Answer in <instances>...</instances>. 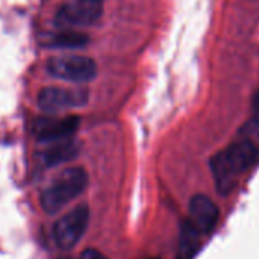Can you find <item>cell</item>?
Listing matches in <instances>:
<instances>
[{"mask_svg":"<svg viewBox=\"0 0 259 259\" xmlns=\"http://www.w3.org/2000/svg\"><path fill=\"white\" fill-rule=\"evenodd\" d=\"M218 206L206 195H195L189 203L188 221L203 235H210L218 223Z\"/></svg>","mask_w":259,"mask_h":259,"instance_id":"ba28073f","label":"cell"},{"mask_svg":"<svg viewBox=\"0 0 259 259\" xmlns=\"http://www.w3.org/2000/svg\"><path fill=\"white\" fill-rule=\"evenodd\" d=\"M48 72L58 79L69 82H89L98 73L96 63L84 55H63L54 57L46 64Z\"/></svg>","mask_w":259,"mask_h":259,"instance_id":"3957f363","label":"cell"},{"mask_svg":"<svg viewBox=\"0 0 259 259\" xmlns=\"http://www.w3.org/2000/svg\"><path fill=\"white\" fill-rule=\"evenodd\" d=\"M251 110H253V113H251V117H250V119H253L254 122L259 123V92H256L254 96H253Z\"/></svg>","mask_w":259,"mask_h":259,"instance_id":"4fadbf2b","label":"cell"},{"mask_svg":"<svg viewBox=\"0 0 259 259\" xmlns=\"http://www.w3.org/2000/svg\"><path fill=\"white\" fill-rule=\"evenodd\" d=\"M203 235L186 220L180 227L177 259H192L200 250Z\"/></svg>","mask_w":259,"mask_h":259,"instance_id":"9c48e42d","label":"cell"},{"mask_svg":"<svg viewBox=\"0 0 259 259\" xmlns=\"http://www.w3.org/2000/svg\"><path fill=\"white\" fill-rule=\"evenodd\" d=\"M257 156L259 145L238 135L226 150L215 154L210 160L217 191L227 195L235 188L238 177L254 165Z\"/></svg>","mask_w":259,"mask_h":259,"instance_id":"6da1fadb","label":"cell"},{"mask_svg":"<svg viewBox=\"0 0 259 259\" xmlns=\"http://www.w3.org/2000/svg\"><path fill=\"white\" fill-rule=\"evenodd\" d=\"M79 126L78 116L66 117H41L34 123V135L40 142H61L70 138Z\"/></svg>","mask_w":259,"mask_h":259,"instance_id":"52a82bcc","label":"cell"},{"mask_svg":"<svg viewBox=\"0 0 259 259\" xmlns=\"http://www.w3.org/2000/svg\"><path fill=\"white\" fill-rule=\"evenodd\" d=\"M151 259H157V257H151Z\"/></svg>","mask_w":259,"mask_h":259,"instance_id":"9a60e30c","label":"cell"},{"mask_svg":"<svg viewBox=\"0 0 259 259\" xmlns=\"http://www.w3.org/2000/svg\"><path fill=\"white\" fill-rule=\"evenodd\" d=\"M101 14H102L101 4L72 0V2L63 5L58 10V13L55 14V25L61 29L85 28L96 23Z\"/></svg>","mask_w":259,"mask_h":259,"instance_id":"5b68a950","label":"cell"},{"mask_svg":"<svg viewBox=\"0 0 259 259\" xmlns=\"http://www.w3.org/2000/svg\"><path fill=\"white\" fill-rule=\"evenodd\" d=\"M79 259H108V257L96 248H85L81 253Z\"/></svg>","mask_w":259,"mask_h":259,"instance_id":"7c38bea8","label":"cell"},{"mask_svg":"<svg viewBox=\"0 0 259 259\" xmlns=\"http://www.w3.org/2000/svg\"><path fill=\"white\" fill-rule=\"evenodd\" d=\"M79 153V145L73 141H61L48 148L43 153V162L46 166H57L75 159Z\"/></svg>","mask_w":259,"mask_h":259,"instance_id":"30bf717a","label":"cell"},{"mask_svg":"<svg viewBox=\"0 0 259 259\" xmlns=\"http://www.w3.org/2000/svg\"><path fill=\"white\" fill-rule=\"evenodd\" d=\"M90 220L87 204H79L63 215L54 226V239L63 250L73 248L84 236Z\"/></svg>","mask_w":259,"mask_h":259,"instance_id":"277c9868","label":"cell"},{"mask_svg":"<svg viewBox=\"0 0 259 259\" xmlns=\"http://www.w3.org/2000/svg\"><path fill=\"white\" fill-rule=\"evenodd\" d=\"M81 2H96V4H101V0H81Z\"/></svg>","mask_w":259,"mask_h":259,"instance_id":"5bb4252c","label":"cell"},{"mask_svg":"<svg viewBox=\"0 0 259 259\" xmlns=\"http://www.w3.org/2000/svg\"><path fill=\"white\" fill-rule=\"evenodd\" d=\"M87 172L81 166L64 169L41 194V207L48 213H57L87 188Z\"/></svg>","mask_w":259,"mask_h":259,"instance_id":"7a4b0ae2","label":"cell"},{"mask_svg":"<svg viewBox=\"0 0 259 259\" xmlns=\"http://www.w3.org/2000/svg\"><path fill=\"white\" fill-rule=\"evenodd\" d=\"M89 43V37L75 29H61L60 32L49 37L46 46L55 49H79Z\"/></svg>","mask_w":259,"mask_h":259,"instance_id":"8fae6325","label":"cell"},{"mask_svg":"<svg viewBox=\"0 0 259 259\" xmlns=\"http://www.w3.org/2000/svg\"><path fill=\"white\" fill-rule=\"evenodd\" d=\"M89 101V93L84 89H61L46 87L38 95V105L48 113H57L67 108L82 107Z\"/></svg>","mask_w":259,"mask_h":259,"instance_id":"8992f818","label":"cell"}]
</instances>
